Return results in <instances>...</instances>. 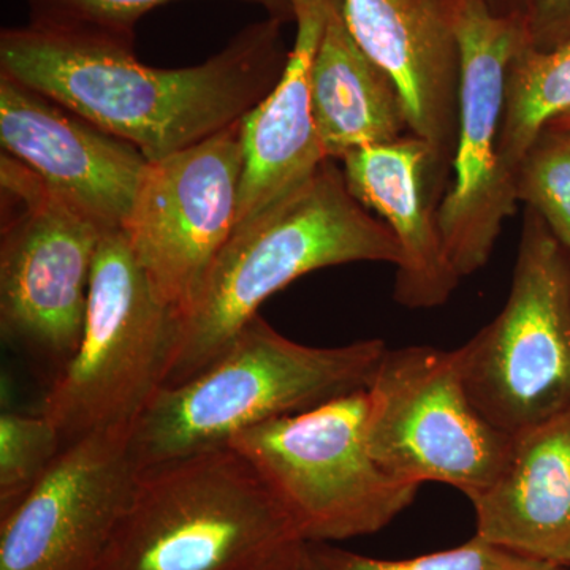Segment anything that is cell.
I'll return each mask as SVG.
<instances>
[{
    "label": "cell",
    "mask_w": 570,
    "mask_h": 570,
    "mask_svg": "<svg viewBox=\"0 0 570 570\" xmlns=\"http://www.w3.org/2000/svg\"><path fill=\"white\" fill-rule=\"evenodd\" d=\"M283 24L255 22L200 66L154 69L134 47L29 22L0 33V75L157 163L245 118L275 89L291 55Z\"/></svg>",
    "instance_id": "1"
},
{
    "label": "cell",
    "mask_w": 570,
    "mask_h": 570,
    "mask_svg": "<svg viewBox=\"0 0 570 570\" xmlns=\"http://www.w3.org/2000/svg\"><path fill=\"white\" fill-rule=\"evenodd\" d=\"M401 261L389 225L366 212L348 193L343 168L326 159L298 189L235 228L179 324L164 387L212 365L266 298L307 273Z\"/></svg>",
    "instance_id": "2"
},
{
    "label": "cell",
    "mask_w": 570,
    "mask_h": 570,
    "mask_svg": "<svg viewBox=\"0 0 570 570\" xmlns=\"http://www.w3.org/2000/svg\"><path fill=\"white\" fill-rule=\"evenodd\" d=\"M305 549L264 479L227 445L138 469L92 570H284Z\"/></svg>",
    "instance_id": "3"
},
{
    "label": "cell",
    "mask_w": 570,
    "mask_h": 570,
    "mask_svg": "<svg viewBox=\"0 0 570 570\" xmlns=\"http://www.w3.org/2000/svg\"><path fill=\"white\" fill-rule=\"evenodd\" d=\"M387 348L382 340L305 346L257 314L212 365L157 390L130 433L135 466L227 448L249 428L366 389Z\"/></svg>",
    "instance_id": "4"
},
{
    "label": "cell",
    "mask_w": 570,
    "mask_h": 570,
    "mask_svg": "<svg viewBox=\"0 0 570 570\" xmlns=\"http://www.w3.org/2000/svg\"><path fill=\"white\" fill-rule=\"evenodd\" d=\"M366 389L235 434L299 538L330 543L387 528L415 501L417 483L389 474L366 444Z\"/></svg>",
    "instance_id": "5"
},
{
    "label": "cell",
    "mask_w": 570,
    "mask_h": 570,
    "mask_svg": "<svg viewBox=\"0 0 570 570\" xmlns=\"http://www.w3.org/2000/svg\"><path fill=\"white\" fill-rule=\"evenodd\" d=\"M0 200V332L51 385L80 347L107 232L7 153Z\"/></svg>",
    "instance_id": "6"
},
{
    "label": "cell",
    "mask_w": 570,
    "mask_h": 570,
    "mask_svg": "<svg viewBox=\"0 0 570 570\" xmlns=\"http://www.w3.org/2000/svg\"><path fill=\"white\" fill-rule=\"evenodd\" d=\"M179 324L154 292L124 230L105 234L80 347L41 407L63 445L94 431L134 426L164 387Z\"/></svg>",
    "instance_id": "7"
},
{
    "label": "cell",
    "mask_w": 570,
    "mask_h": 570,
    "mask_svg": "<svg viewBox=\"0 0 570 570\" xmlns=\"http://www.w3.org/2000/svg\"><path fill=\"white\" fill-rule=\"evenodd\" d=\"M483 417L509 436L570 409V253L527 208L508 302L455 348Z\"/></svg>",
    "instance_id": "8"
},
{
    "label": "cell",
    "mask_w": 570,
    "mask_h": 570,
    "mask_svg": "<svg viewBox=\"0 0 570 570\" xmlns=\"http://www.w3.org/2000/svg\"><path fill=\"white\" fill-rule=\"evenodd\" d=\"M366 392L367 449L389 474L420 487L444 483L472 499L508 463L513 436L475 406L455 352L387 348Z\"/></svg>",
    "instance_id": "9"
},
{
    "label": "cell",
    "mask_w": 570,
    "mask_h": 570,
    "mask_svg": "<svg viewBox=\"0 0 570 570\" xmlns=\"http://www.w3.org/2000/svg\"><path fill=\"white\" fill-rule=\"evenodd\" d=\"M460 47V126L453 183L438 208L445 250L461 277L489 264L517 213L515 181L499 157L505 75L528 45L523 18L498 17L485 0H448Z\"/></svg>",
    "instance_id": "10"
},
{
    "label": "cell",
    "mask_w": 570,
    "mask_h": 570,
    "mask_svg": "<svg viewBox=\"0 0 570 570\" xmlns=\"http://www.w3.org/2000/svg\"><path fill=\"white\" fill-rule=\"evenodd\" d=\"M242 176V119L149 163L124 234L154 292L179 321L235 232Z\"/></svg>",
    "instance_id": "11"
},
{
    "label": "cell",
    "mask_w": 570,
    "mask_h": 570,
    "mask_svg": "<svg viewBox=\"0 0 570 570\" xmlns=\"http://www.w3.org/2000/svg\"><path fill=\"white\" fill-rule=\"evenodd\" d=\"M132 426L63 445L47 474L0 519V570H92L132 494Z\"/></svg>",
    "instance_id": "12"
},
{
    "label": "cell",
    "mask_w": 570,
    "mask_h": 570,
    "mask_svg": "<svg viewBox=\"0 0 570 570\" xmlns=\"http://www.w3.org/2000/svg\"><path fill=\"white\" fill-rule=\"evenodd\" d=\"M0 142L104 232L124 230L149 168L140 149L2 75Z\"/></svg>",
    "instance_id": "13"
},
{
    "label": "cell",
    "mask_w": 570,
    "mask_h": 570,
    "mask_svg": "<svg viewBox=\"0 0 570 570\" xmlns=\"http://www.w3.org/2000/svg\"><path fill=\"white\" fill-rule=\"evenodd\" d=\"M356 43L395 81L409 130L448 175L460 126V47L448 0H341Z\"/></svg>",
    "instance_id": "14"
},
{
    "label": "cell",
    "mask_w": 570,
    "mask_h": 570,
    "mask_svg": "<svg viewBox=\"0 0 570 570\" xmlns=\"http://www.w3.org/2000/svg\"><path fill=\"white\" fill-rule=\"evenodd\" d=\"M348 193L389 225L400 243L397 305L431 309L448 303L461 276L449 258L438 224L445 175L433 148L415 135L354 149L341 159Z\"/></svg>",
    "instance_id": "15"
},
{
    "label": "cell",
    "mask_w": 570,
    "mask_h": 570,
    "mask_svg": "<svg viewBox=\"0 0 570 570\" xmlns=\"http://www.w3.org/2000/svg\"><path fill=\"white\" fill-rule=\"evenodd\" d=\"M292 3L296 33L283 77L242 119L243 176L236 227L294 193L328 159L314 121L311 69L335 0Z\"/></svg>",
    "instance_id": "16"
},
{
    "label": "cell",
    "mask_w": 570,
    "mask_h": 570,
    "mask_svg": "<svg viewBox=\"0 0 570 570\" xmlns=\"http://www.w3.org/2000/svg\"><path fill=\"white\" fill-rule=\"evenodd\" d=\"M469 501L475 538L570 566V409L513 436L497 480Z\"/></svg>",
    "instance_id": "17"
},
{
    "label": "cell",
    "mask_w": 570,
    "mask_h": 570,
    "mask_svg": "<svg viewBox=\"0 0 570 570\" xmlns=\"http://www.w3.org/2000/svg\"><path fill=\"white\" fill-rule=\"evenodd\" d=\"M311 100L328 159L341 160L354 149L395 141L409 130L395 81L356 43L341 0L330 9L314 58Z\"/></svg>",
    "instance_id": "18"
},
{
    "label": "cell",
    "mask_w": 570,
    "mask_h": 570,
    "mask_svg": "<svg viewBox=\"0 0 570 570\" xmlns=\"http://www.w3.org/2000/svg\"><path fill=\"white\" fill-rule=\"evenodd\" d=\"M570 110V41L550 52L521 47L505 75L499 157L515 181L517 167L540 130Z\"/></svg>",
    "instance_id": "19"
},
{
    "label": "cell",
    "mask_w": 570,
    "mask_h": 570,
    "mask_svg": "<svg viewBox=\"0 0 570 570\" xmlns=\"http://www.w3.org/2000/svg\"><path fill=\"white\" fill-rule=\"evenodd\" d=\"M174 0H28L31 24L86 33L134 47L135 28L148 11ZM284 22L295 20L292 0H243Z\"/></svg>",
    "instance_id": "20"
},
{
    "label": "cell",
    "mask_w": 570,
    "mask_h": 570,
    "mask_svg": "<svg viewBox=\"0 0 570 570\" xmlns=\"http://www.w3.org/2000/svg\"><path fill=\"white\" fill-rule=\"evenodd\" d=\"M515 193L570 253V129L540 130L517 167Z\"/></svg>",
    "instance_id": "21"
},
{
    "label": "cell",
    "mask_w": 570,
    "mask_h": 570,
    "mask_svg": "<svg viewBox=\"0 0 570 570\" xmlns=\"http://www.w3.org/2000/svg\"><path fill=\"white\" fill-rule=\"evenodd\" d=\"M306 551L314 570H564L561 566L491 546L475 535L455 549L409 560H377L330 543H306Z\"/></svg>",
    "instance_id": "22"
},
{
    "label": "cell",
    "mask_w": 570,
    "mask_h": 570,
    "mask_svg": "<svg viewBox=\"0 0 570 570\" xmlns=\"http://www.w3.org/2000/svg\"><path fill=\"white\" fill-rule=\"evenodd\" d=\"M62 448L45 415H0V519L31 493Z\"/></svg>",
    "instance_id": "23"
},
{
    "label": "cell",
    "mask_w": 570,
    "mask_h": 570,
    "mask_svg": "<svg viewBox=\"0 0 570 570\" xmlns=\"http://www.w3.org/2000/svg\"><path fill=\"white\" fill-rule=\"evenodd\" d=\"M528 47L550 52L570 41V0H527L523 13Z\"/></svg>",
    "instance_id": "24"
},
{
    "label": "cell",
    "mask_w": 570,
    "mask_h": 570,
    "mask_svg": "<svg viewBox=\"0 0 570 570\" xmlns=\"http://www.w3.org/2000/svg\"><path fill=\"white\" fill-rule=\"evenodd\" d=\"M491 13L498 17H520L523 18L527 0H485Z\"/></svg>",
    "instance_id": "25"
},
{
    "label": "cell",
    "mask_w": 570,
    "mask_h": 570,
    "mask_svg": "<svg viewBox=\"0 0 570 570\" xmlns=\"http://www.w3.org/2000/svg\"><path fill=\"white\" fill-rule=\"evenodd\" d=\"M284 570H314L311 566L309 558H307V551H303L302 557L296 558L292 564H288Z\"/></svg>",
    "instance_id": "26"
},
{
    "label": "cell",
    "mask_w": 570,
    "mask_h": 570,
    "mask_svg": "<svg viewBox=\"0 0 570 570\" xmlns=\"http://www.w3.org/2000/svg\"><path fill=\"white\" fill-rule=\"evenodd\" d=\"M547 126L560 127V129H570V110L562 112L557 118L551 119Z\"/></svg>",
    "instance_id": "27"
}]
</instances>
